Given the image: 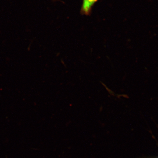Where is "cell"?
<instances>
[{"instance_id": "6da1fadb", "label": "cell", "mask_w": 158, "mask_h": 158, "mask_svg": "<svg viewBox=\"0 0 158 158\" xmlns=\"http://www.w3.org/2000/svg\"><path fill=\"white\" fill-rule=\"evenodd\" d=\"M98 0H83L81 11L84 14L89 15L93 5Z\"/></svg>"}]
</instances>
